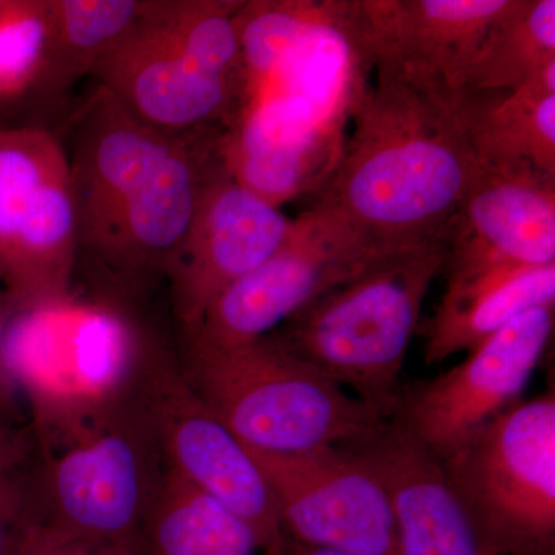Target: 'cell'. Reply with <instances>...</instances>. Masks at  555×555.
I'll list each match as a JSON object with an SVG mask.
<instances>
[{
	"instance_id": "obj_15",
	"label": "cell",
	"mask_w": 555,
	"mask_h": 555,
	"mask_svg": "<svg viewBox=\"0 0 555 555\" xmlns=\"http://www.w3.org/2000/svg\"><path fill=\"white\" fill-rule=\"evenodd\" d=\"M91 75L134 119L169 134L229 129L248 91L199 67L141 14Z\"/></svg>"
},
{
	"instance_id": "obj_22",
	"label": "cell",
	"mask_w": 555,
	"mask_h": 555,
	"mask_svg": "<svg viewBox=\"0 0 555 555\" xmlns=\"http://www.w3.org/2000/svg\"><path fill=\"white\" fill-rule=\"evenodd\" d=\"M555 65V0H513L491 25L462 86L513 91Z\"/></svg>"
},
{
	"instance_id": "obj_8",
	"label": "cell",
	"mask_w": 555,
	"mask_h": 555,
	"mask_svg": "<svg viewBox=\"0 0 555 555\" xmlns=\"http://www.w3.org/2000/svg\"><path fill=\"white\" fill-rule=\"evenodd\" d=\"M78 254L65 145L46 129H0V283L13 313L67 297Z\"/></svg>"
},
{
	"instance_id": "obj_20",
	"label": "cell",
	"mask_w": 555,
	"mask_h": 555,
	"mask_svg": "<svg viewBox=\"0 0 555 555\" xmlns=\"http://www.w3.org/2000/svg\"><path fill=\"white\" fill-rule=\"evenodd\" d=\"M555 306V266L503 268L447 276L440 305L425 328V363L470 352L528 310Z\"/></svg>"
},
{
	"instance_id": "obj_6",
	"label": "cell",
	"mask_w": 555,
	"mask_h": 555,
	"mask_svg": "<svg viewBox=\"0 0 555 555\" xmlns=\"http://www.w3.org/2000/svg\"><path fill=\"white\" fill-rule=\"evenodd\" d=\"M166 467L139 397L80 429L36 441L27 467L35 521L137 555L139 532Z\"/></svg>"
},
{
	"instance_id": "obj_21",
	"label": "cell",
	"mask_w": 555,
	"mask_h": 555,
	"mask_svg": "<svg viewBox=\"0 0 555 555\" xmlns=\"http://www.w3.org/2000/svg\"><path fill=\"white\" fill-rule=\"evenodd\" d=\"M137 555H264L243 520L169 465L137 542Z\"/></svg>"
},
{
	"instance_id": "obj_14",
	"label": "cell",
	"mask_w": 555,
	"mask_h": 555,
	"mask_svg": "<svg viewBox=\"0 0 555 555\" xmlns=\"http://www.w3.org/2000/svg\"><path fill=\"white\" fill-rule=\"evenodd\" d=\"M513 0L332 2V27L363 64L462 86L491 25Z\"/></svg>"
},
{
	"instance_id": "obj_5",
	"label": "cell",
	"mask_w": 555,
	"mask_h": 555,
	"mask_svg": "<svg viewBox=\"0 0 555 555\" xmlns=\"http://www.w3.org/2000/svg\"><path fill=\"white\" fill-rule=\"evenodd\" d=\"M179 364L196 396L254 451L352 447L387 422L269 337L221 349L185 346Z\"/></svg>"
},
{
	"instance_id": "obj_28",
	"label": "cell",
	"mask_w": 555,
	"mask_h": 555,
	"mask_svg": "<svg viewBox=\"0 0 555 555\" xmlns=\"http://www.w3.org/2000/svg\"><path fill=\"white\" fill-rule=\"evenodd\" d=\"M21 555H127L51 529L33 520L25 532Z\"/></svg>"
},
{
	"instance_id": "obj_23",
	"label": "cell",
	"mask_w": 555,
	"mask_h": 555,
	"mask_svg": "<svg viewBox=\"0 0 555 555\" xmlns=\"http://www.w3.org/2000/svg\"><path fill=\"white\" fill-rule=\"evenodd\" d=\"M142 0H51L50 42L42 83L61 93L98 62L137 24Z\"/></svg>"
},
{
	"instance_id": "obj_25",
	"label": "cell",
	"mask_w": 555,
	"mask_h": 555,
	"mask_svg": "<svg viewBox=\"0 0 555 555\" xmlns=\"http://www.w3.org/2000/svg\"><path fill=\"white\" fill-rule=\"evenodd\" d=\"M332 27L331 2L254 0L238 13L241 56L248 82L287 67L313 33Z\"/></svg>"
},
{
	"instance_id": "obj_4",
	"label": "cell",
	"mask_w": 555,
	"mask_h": 555,
	"mask_svg": "<svg viewBox=\"0 0 555 555\" xmlns=\"http://www.w3.org/2000/svg\"><path fill=\"white\" fill-rule=\"evenodd\" d=\"M155 356L122 310L72 295L14 312L5 339L36 441L137 403Z\"/></svg>"
},
{
	"instance_id": "obj_13",
	"label": "cell",
	"mask_w": 555,
	"mask_h": 555,
	"mask_svg": "<svg viewBox=\"0 0 555 555\" xmlns=\"http://www.w3.org/2000/svg\"><path fill=\"white\" fill-rule=\"evenodd\" d=\"M292 225L294 219L230 177L219 156L166 270L175 317L184 337L195 332L208 308L229 287L284 243Z\"/></svg>"
},
{
	"instance_id": "obj_3",
	"label": "cell",
	"mask_w": 555,
	"mask_h": 555,
	"mask_svg": "<svg viewBox=\"0 0 555 555\" xmlns=\"http://www.w3.org/2000/svg\"><path fill=\"white\" fill-rule=\"evenodd\" d=\"M447 257L448 232L382 251L268 337L390 420L423 302Z\"/></svg>"
},
{
	"instance_id": "obj_19",
	"label": "cell",
	"mask_w": 555,
	"mask_h": 555,
	"mask_svg": "<svg viewBox=\"0 0 555 555\" xmlns=\"http://www.w3.org/2000/svg\"><path fill=\"white\" fill-rule=\"evenodd\" d=\"M436 83L481 166H531L555 177V65L513 91Z\"/></svg>"
},
{
	"instance_id": "obj_17",
	"label": "cell",
	"mask_w": 555,
	"mask_h": 555,
	"mask_svg": "<svg viewBox=\"0 0 555 555\" xmlns=\"http://www.w3.org/2000/svg\"><path fill=\"white\" fill-rule=\"evenodd\" d=\"M347 448L385 486L396 521V555H494L449 485L440 460L396 418Z\"/></svg>"
},
{
	"instance_id": "obj_1",
	"label": "cell",
	"mask_w": 555,
	"mask_h": 555,
	"mask_svg": "<svg viewBox=\"0 0 555 555\" xmlns=\"http://www.w3.org/2000/svg\"><path fill=\"white\" fill-rule=\"evenodd\" d=\"M224 130L163 133L98 86L69 126L79 251L124 281L166 276Z\"/></svg>"
},
{
	"instance_id": "obj_29",
	"label": "cell",
	"mask_w": 555,
	"mask_h": 555,
	"mask_svg": "<svg viewBox=\"0 0 555 555\" xmlns=\"http://www.w3.org/2000/svg\"><path fill=\"white\" fill-rule=\"evenodd\" d=\"M11 317L13 310L5 299V302H0V425L27 426L28 422L22 415L24 398L11 375L5 358V339Z\"/></svg>"
},
{
	"instance_id": "obj_30",
	"label": "cell",
	"mask_w": 555,
	"mask_h": 555,
	"mask_svg": "<svg viewBox=\"0 0 555 555\" xmlns=\"http://www.w3.org/2000/svg\"><path fill=\"white\" fill-rule=\"evenodd\" d=\"M35 451L30 425H0V476L30 465Z\"/></svg>"
},
{
	"instance_id": "obj_24",
	"label": "cell",
	"mask_w": 555,
	"mask_h": 555,
	"mask_svg": "<svg viewBox=\"0 0 555 555\" xmlns=\"http://www.w3.org/2000/svg\"><path fill=\"white\" fill-rule=\"evenodd\" d=\"M244 0H152L141 16L184 51L190 60L219 78L250 89L238 36Z\"/></svg>"
},
{
	"instance_id": "obj_18",
	"label": "cell",
	"mask_w": 555,
	"mask_h": 555,
	"mask_svg": "<svg viewBox=\"0 0 555 555\" xmlns=\"http://www.w3.org/2000/svg\"><path fill=\"white\" fill-rule=\"evenodd\" d=\"M230 177L259 199L281 204L323 190L341 155L337 134L288 101L248 105L221 138Z\"/></svg>"
},
{
	"instance_id": "obj_12",
	"label": "cell",
	"mask_w": 555,
	"mask_h": 555,
	"mask_svg": "<svg viewBox=\"0 0 555 555\" xmlns=\"http://www.w3.org/2000/svg\"><path fill=\"white\" fill-rule=\"evenodd\" d=\"M281 531L302 545L353 555H396V521L385 486L350 448L302 454L254 451Z\"/></svg>"
},
{
	"instance_id": "obj_10",
	"label": "cell",
	"mask_w": 555,
	"mask_h": 555,
	"mask_svg": "<svg viewBox=\"0 0 555 555\" xmlns=\"http://www.w3.org/2000/svg\"><path fill=\"white\" fill-rule=\"evenodd\" d=\"M141 403L167 465L243 520L262 554L275 546L283 531L264 474L246 444L196 396L181 364L156 353Z\"/></svg>"
},
{
	"instance_id": "obj_2",
	"label": "cell",
	"mask_w": 555,
	"mask_h": 555,
	"mask_svg": "<svg viewBox=\"0 0 555 555\" xmlns=\"http://www.w3.org/2000/svg\"><path fill=\"white\" fill-rule=\"evenodd\" d=\"M377 69L352 102L353 133L317 206L382 248L444 235L481 164L436 80Z\"/></svg>"
},
{
	"instance_id": "obj_27",
	"label": "cell",
	"mask_w": 555,
	"mask_h": 555,
	"mask_svg": "<svg viewBox=\"0 0 555 555\" xmlns=\"http://www.w3.org/2000/svg\"><path fill=\"white\" fill-rule=\"evenodd\" d=\"M27 467L0 476V555H21L25 532L35 520Z\"/></svg>"
},
{
	"instance_id": "obj_7",
	"label": "cell",
	"mask_w": 555,
	"mask_h": 555,
	"mask_svg": "<svg viewBox=\"0 0 555 555\" xmlns=\"http://www.w3.org/2000/svg\"><path fill=\"white\" fill-rule=\"evenodd\" d=\"M494 555H555V396L517 401L441 460Z\"/></svg>"
},
{
	"instance_id": "obj_16",
	"label": "cell",
	"mask_w": 555,
	"mask_h": 555,
	"mask_svg": "<svg viewBox=\"0 0 555 555\" xmlns=\"http://www.w3.org/2000/svg\"><path fill=\"white\" fill-rule=\"evenodd\" d=\"M547 266H555V177L481 166L449 224L447 276Z\"/></svg>"
},
{
	"instance_id": "obj_11",
	"label": "cell",
	"mask_w": 555,
	"mask_h": 555,
	"mask_svg": "<svg viewBox=\"0 0 555 555\" xmlns=\"http://www.w3.org/2000/svg\"><path fill=\"white\" fill-rule=\"evenodd\" d=\"M555 306L521 313L466 360L398 398L397 422L438 460L520 401L554 334Z\"/></svg>"
},
{
	"instance_id": "obj_9",
	"label": "cell",
	"mask_w": 555,
	"mask_h": 555,
	"mask_svg": "<svg viewBox=\"0 0 555 555\" xmlns=\"http://www.w3.org/2000/svg\"><path fill=\"white\" fill-rule=\"evenodd\" d=\"M385 250L315 204L294 219L287 238L264 262L208 308L185 346L221 349L268 337Z\"/></svg>"
},
{
	"instance_id": "obj_31",
	"label": "cell",
	"mask_w": 555,
	"mask_h": 555,
	"mask_svg": "<svg viewBox=\"0 0 555 555\" xmlns=\"http://www.w3.org/2000/svg\"><path fill=\"white\" fill-rule=\"evenodd\" d=\"M264 555H353L338 553V551L323 550V547H313L302 545V543L295 542L288 537H281L280 542L275 546L266 551Z\"/></svg>"
},
{
	"instance_id": "obj_26",
	"label": "cell",
	"mask_w": 555,
	"mask_h": 555,
	"mask_svg": "<svg viewBox=\"0 0 555 555\" xmlns=\"http://www.w3.org/2000/svg\"><path fill=\"white\" fill-rule=\"evenodd\" d=\"M51 0H0V101L38 86L50 42Z\"/></svg>"
}]
</instances>
